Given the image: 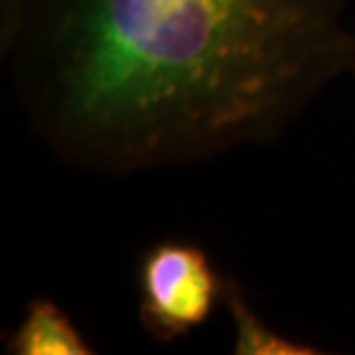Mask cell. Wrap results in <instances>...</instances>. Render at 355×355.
<instances>
[{
	"label": "cell",
	"instance_id": "5b68a950",
	"mask_svg": "<svg viewBox=\"0 0 355 355\" xmlns=\"http://www.w3.org/2000/svg\"><path fill=\"white\" fill-rule=\"evenodd\" d=\"M353 72H355V60H353Z\"/></svg>",
	"mask_w": 355,
	"mask_h": 355
},
{
	"label": "cell",
	"instance_id": "3957f363",
	"mask_svg": "<svg viewBox=\"0 0 355 355\" xmlns=\"http://www.w3.org/2000/svg\"><path fill=\"white\" fill-rule=\"evenodd\" d=\"M12 355H90L95 349L81 335L69 314L51 297H33L19 325L7 337Z\"/></svg>",
	"mask_w": 355,
	"mask_h": 355
},
{
	"label": "cell",
	"instance_id": "6da1fadb",
	"mask_svg": "<svg viewBox=\"0 0 355 355\" xmlns=\"http://www.w3.org/2000/svg\"><path fill=\"white\" fill-rule=\"evenodd\" d=\"M0 58L53 157L134 175L277 139L355 33L346 0H0Z\"/></svg>",
	"mask_w": 355,
	"mask_h": 355
},
{
	"label": "cell",
	"instance_id": "7a4b0ae2",
	"mask_svg": "<svg viewBox=\"0 0 355 355\" xmlns=\"http://www.w3.org/2000/svg\"><path fill=\"white\" fill-rule=\"evenodd\" d=\"M226 282L198 245L164 240L146 252L139 268V318L159 342H173L201 328Z\"/></svg>",
	"mask_w": 355,
	"mask_h": 355
},
{
	"label": "cell",
	"instance_id": "277c9868",
	"mask_svg": "<svg viewBox=\"0 0 355 355\" xmlns=\"http://www.w3.org/2000/svg\"><path fill=\"white\" fill-rule=\"evenodd\" d=\"M224 302L233 321V353L236 355H321V349L291 339L261 318L245 300L236 282H226Z\"/></svg>",
	"mask_w": 355,
	"mask_h": 355
}]
</instances>
